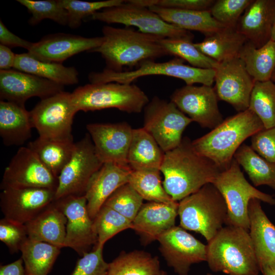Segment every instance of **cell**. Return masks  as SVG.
<instances>
[{
	"instance_id": "cell-1",
	"label": "cell",
	"mask_w": 275,
	"mask_h": 275,
	"mask_svg": "<svg viewBox=\"0 0 275 275\" xmlns=\"http://www.w3.org/2000/svg\"><path fill=\"white\" fill-rule=\"evenodd\" d=\"M160 171L164 176V188L177 202L212 183L222 170L198 153L192 141L184 137L177 147L164 153Z\"/></svg>"
},
{
	"instance_id": "cell-2",
	"label": "cell",
	"mask_w": 275,
	"mask_h": 275,
	"mask_svg": "<svg viewBox=\"0 0 275 275\" xmlns=\"http://www.w3.org/2000/svg\"><path fill=\"white\" fill-rule=\"evenodd\" d=\"M102 32L103 43L91 52L101 54L107 69L121 72L124 67H138L144 62L168 56L159 41L163 37L108 25Z\"/></svg>"
},
{
	"instance_id": "cell-3",
	"label": "cell",
	"mask_w": 275,
	"mask_h": 275,
	"mask_svg": "<svg viewBox=\"0 0 275 275\" xmlns=\"http://www.w3.org/2000/svg\"><path fill=\"white\" fill-rule=\"evenodd\" d=\"M263 128L260 119L248 109L224 120L192 144L198 153L223 171L229 167L242 143Z\"/></svg>"
},
{
	"instance_id": "cell-4",
	"label": "cell",
	"mask_w": 275,
	"mask_h": 275,
	"mask_svg": "<svg viewBox=\"0 0 275 275\" xmlns=\"http://www.w3.org/2000/svg\"><path fill=\"white\" fill-rule=\"evenodd\" d=\"M213 272L227 275H258L260 268L249 231L223 227L208 241L206 261Z\"/></svg>"
},
{
	"instance_id": "cell-5",
	"label": "cell",
	"mask_w": 275,
	"mask_h": 275,
	"mask_svg": "<svg viewBox=\"0 0 275 275\" xmlns=\"http://www.w3.org/2000/svg\"><path fill=\"white\" fill-rule=\"evenodd\" d=\"M227 211L223 197L212 183L204 185L178 203L180 227L201 234L207 241L226 224Z\"/></svg>"
},
{
	"instance_id": "cell-6",
	"label": "cell",
	"mask_w": 275,
	"mask_h": 275,
	"mask_svg": "<svg viewBox=\"0 0 275 275\" xmlns=\"http://www.w3.org/2000/svg\"><path fill=\"white\" fill-rule=\"evenodd\" d=\"M71 96L78 112L115 108L127 113H139L149 102L138 86L115 82L80 86L71 93Z\"/></svg>"
},
{
	"instance_id": "cell-7",
	"label": "cell",
	"mask_w": 275,
	"mask_h": 275,
	"mask_svg": "<svg viewBox=\"0 0 275 275\" xmlns=\"http://www.w3.org/2000/svg\"><path fill=\"white\" fill-rule=\"evenodd\" d=\"M178 57L164 62L147 61L135 69L116 72L105 68L101 72H91L88 79L91 84L118 82L130 84L139 77L148 75H164L183 80L186 85L201 84L211 86L214 82L215 69H204L184 64Z\"/></svg>"
},
{
	"instance_id": "cell-8",
	"label": "cell",
	"mask_w": 275,
	"mask_h": 275,
	"mask_svg": "<svg viewBox=\"0 0 275 275\" xmlns=\"http://www.w3.org/2000/svg\"><path fill=\"white\" fill-rule=\"evenodd\" d=\"M212 184L226 202L227 226L241 227L249 231L248 206L253 199L275 205L273 196L260 191L246 180L240 166L234 158L229 167L219 173Z\"/></svg>"
},
{
	"instance_id": "cell-9",
	"label": "cell",
	"mask_w": 275,
	"mask_h": 275,
	"mask_svg": "<svg viewBox=\"0 0 275 275\" xmlns=\"http://www.w3.org/2000/svg\"><path fill=\"white\" fill-rule=\"evenodd\" d=\"M77 112L71 93L64 91L41 99L30 113L32 126L39 137L73 142L72 125Z\"/></svg>"
},
{
	"instance_id": "cell-10",
	"label": "cell",
	"mask_w": 275,
	"mask_h": 275,
	"mask_svg": "<svg viewBox=\"0 0 275 275\" xmlns=\"http://www.w3.org/2000/svg\"><path fill=\"white\" fill-rule=\"evenodd\" d=\"M89 19L107 23H120L138 28L139 31L167 38L192 39L193 34L163 20L148 8L125 2L117 6L104 9L94 13Z\"/></svg>"
},
{
	"instance_id": "cell-11",
	"label": "cell",
	"mask_w": 275,
	"mask_h": 275,
	"mask_svg": "<svg viewBox=\"0 0 275 275\" xmlns=\"http://www.w3.org/2000/svg\"><path fill=\"white\" fill-rule=\"evenodd\" d=\"M143 128L165 153L177 147L182 133L193 122L171 101L155 96L144 108Z\"/></svg>"
},
{
	"instance_id": "cell-12",
	"label": "cell",
	"mask_w": 275,
	"mask_h": 275,
	"mask_svg": "<svg viewBox=\"0 0 275 275\" xmlns=\"http://www.w3.org/2000/svg\"><path fill=\"white\" fill-rule=\"evenodd\" d=\"M103 164L90 134H86L75 143L72 156L58 177L55 200L69 196L85 195L91 178Z\"/></svg>"
},
{
	"instance_id": "cell-13",
	"label": "cell",
	"mask_w": 275,
	"mask_h": 275,
	"mask_svg": "<svg viewBox=\"0 0 275 275\" xmlns=\"http://www.w3.org/2000/svg\"><path fill=\"white\" fill-rule=\"evenodd\" d=\"M58 185V178L30 148L21 147L5 170L1 189L41 188L56 191Z\"/></svg>"
},
{
	"instance_id": "cell-14",
	"label": "cell",
	"mask_w": 275,
	"mask_h": 275,
	"mask_svg": "<svg viewBox=\"0 0 275 275\" xmlns=\"http://www.w3.org/2000/svg\"><path fill=\"white\" fill-rule=\"evenodd\" d=\"M215 69V88L218 100L231 104L238 112L249 108L256 81L242 61L236 57L218 63Z\"/></svg>"
},
{
	"instance_id": "cell-15",
	"label": "cell",
	"mask_w": 275,
	"mask_h": 275,
	"mask_svg": "<svg viewBox=\"0 0 275 275\" xmlns=\"http://www.w3.org/2000/svg\"><path fill=\"white\" fill-rule=\"evenodd\" d=\"M157 240L168 265L178 275H188L193 264L206 261L207 245L181 227L175 226Z\"/></svg>"
},
{
	"instance_id": "cell-16",
	"label": "cell",
	"mask_w": 275,
	"mask_h": 275,
	"mask_svg": "<svg viewBox=\"0 0 275 275\" xmlns=\"http://www.w3.org/2000/svg\"><path fill=\"white\" fill-rule=\"evenodd\" d=\"M171 101L193 121L203 128H214L224 120L218 98L212 86L185 85L175 90Z\"/></svg>"
},
{
	"instance_id": "cell-17",
	"label": "cell",
	"mask_w": 275,
	"mask_h": 275,
	"mask_svg": "<svg viewBox=\"0 0 275 275\" xmlns=\"http://www.w3.org/2000/svg\"><path fill=\"white\" fill-rule=\"evenodd\" d=\"M55 201L67 219L65 247L82 256L92 245H96L98 240L86 198L85 195L69 196Z\"/></svg>"
},
{
	"instance_id": "cell-18",
	"label": "cell",
	"mask_w": 275,
	"mask_h": 275,
	"mask_svg": "<svg viewBox=\"0 0 275 275\" xmlns=\"http://www.w3.org/2000/svg\"><path fill=\"white\" fill-rule=\"evenodd\" d=\"M87 129L96 153L103 163L129 167L127 157L132 130L125 122L117 123H91Z\"/></svg>"
},
{
	"instance_id": "cell-19",
	"label": "cell",
	"mask_w": 275,
	"mask_h": 275,
	"mask_svg": "<svg viewBox=\"0 0 275 275\" xmlns=\"http://www.w3.org/2000/svg\"><path fill=\"white\" fill-rule=\"evenodd\" d=\"M56 191L41 188L2 189L0 206L4 217L25 224L55 200Z\"/></svg>"
},
{
	"instance_id": "cell-20",
	"label": "cell",
	"mask_w": 275,
	"mask_h": 275,
	"mask_svg": "<svg viewBox=\"0 0 275 275\" xmlns=\"http://www.w3.org/2000/svg\"><path fill=\"white\" fill-rule=\"evenodd\" d=\"M64 86L16 69L0 71L1 100L24 106L33 97L43 99L64 91Z\"/></svg>"
},
{
	"instance_id": "cell-21",
	"label": "cell",
	"mask_w": 275,
	"mask_h": 275,
	"mask_svg": "<svg viewBox=\"0 0 275 275\" xmlns=\"http://www.w3.org/2000/svg\"><path fill=\"white\" fill-rule=\"evenodd\" d=\"M103 36L92 38L59 33L46 35L33 43L28 53L38 60L61 63L70 57L84 51H90L101 45Z\"/></svg>"
},
{
	"instance_id": "cell-22",
	"label": "cell",
	"mask_w": 275,
	"mask_h": 275,
	"mask_svg": "<svg viewBox=\"0 0 275 275\" xmlns=\"http://www.w3.org/2000/svg\"><path fill=\"white\" fill-rule=\"evenodd\" d=\"M249 233L260 271L275 269V225L263 210L261 201L253 199L249 202Z\"/></svg>"
},
{
	"instance_id": "cell-23",
	"label": "cell",
	"mask_w": 275,
	"mask_h": 275,
	"mask_svg": "<svg viewBox=\"0 0 275 275\" xmlns=\"http://www.w3.org/2000/svg\"><path fill=\"white\" fill-rule=\"evenodd\" d=\"M275 19V0H252L240 17L237 31L256 48L271 40Z\"/></svg>"
},
{
	"instance_id": "cell-24",
	"label": "cell",
	"mask_w": 275,
	"mask_h": 275,
	"mask_svg": "<svg viewBox=\"0 0 275 275\" xmlns=\"http://www.w3.org/2000/svg\"><path fill=\"white\" fill-rule=\"evenodd\" d=\"M132 171L129 167L105 163L93 175L85 195L88 211L92 219L109 197L119 187L128 183Z\"/></svg>"
},
{
	"instance_id": "cell-25",
	"label": "cell",
	"mask_w": 275,
	"mask_h": 275,
	"mask_svg": "<svg viewBox=\"0 0 275 275\" xmlns=\"http://www.w3.org/2000/svg\"><path fill=\"white\" fill-rule=\"evenodd\" d=\"M178 207V202L173 204L154 202L143 204L132 222V229L145 244L157 240L162 234L175 226Z\"/></svg>"
},
{
	"instance_id": "cell-26",
	"label": "cell",
	"mask_w": 275,
	"mask_h": 275,
	"mask_svg": "<svg viewBox=\"0 0 275 275\" xmlns=\"http://www.w3.org/2000/svg\"><path fill=\"white\" fill-rule=\"evenodd\" d=\"M67 218L54 200L25 225L29 239L65 247Z\"/></svg>"
},
{
	"instance_id": "cell-27",
	"label": "cell",
	"mask_w": 275,
	"mask_h": 275,
	"mask_svg": "<svg viewBox=\"0 0 275 275\" xmlns=\"http://www.w3.org/2000/svg\"><path fill=\"white\" fill-rule=\"evenodd\" d=\"M30 113L24 106L0 101V135L5 146H20L32 136Z\"/></svg>"
},
{
	"instance_id": "cell-28",
	"label": "cell",
	"mask_w": 275,
	"mask_h": 275,
	"mask_svg": "<svg viewBox=\"0 0 275 275\" xmlns=\"http://www.w3.org/2000/svg\"><path fill=\"white\" fill-rule=\"evenodd\" d=\"M164 152L143 127L133 129L127 161L133 171L159 170Z\"/></svg>"
},
{
	"instance_id": "cell-29",
	"label": "cell",
	"mask_w": 275,
	"mask_h": 275,
	"mask_svg": "<svg viewBox=\"0 0 275 275\" xmlns=\"http://www.w3.org/2000/svg\"><path fill=\"white\" fill-rule=\"evenodd\" d=\"M246 42L235 28L225 27L194 44L203 54L219 63L238 57Z\"/></svg>"
},
{
	"instance_id": "cell-30",
	"label": "cell",
	"mask_w": 275,
	"mask_h": 275,
	"mask_svg": "<svg viewBox=\"0 0 275 275\" xmlns=\"http://www.w3.org/2000/svg\"><path fill=\"white\" fill-rule=\"evenodd\" d=\"M148 8L170 24L188 31L199 32L205 36L225 27L213 18L209 10H186L157 6Z\"/></svg>"
},
{
	"instance_id": "cell-31",
	"label": "cell",
	"mask_w": 275,
	"mask_h": 275,
	"mask_svg": "<svg viewBox=\"0 0 275 275\" xmlns=\"http://www.w3.org/2000/svg\"><path fill=\"white\" fill-rule=\"evenodd\" d=\"M14 69L47 79L65 86L78 82V72L74 67H66L61 63L43 62L28 52L16 54Z\"/></svg>"
},
{
	"instance_id": "cell-32",
	"label": "cell",
	"mask_w": 275,
	"mask_h": 275,
	"mask_svg": "<svg viewBox=\"0 0 275 275\" xmlns=\"http://www.w3.org/2000/svg\"><path fill=\"white\" fill-rule=\"evenodd\" d=\"M238 57L255 81L271 80L275 70V42L269 40L265 45L256 48L246 42Z\"/></svg>"
},
{
	"instance_id": "cell-33",
	"label": "cell",
	"mask_w": 275,
	"mask_h": 275,
	"mask_svg": "<svg viewBox=\"0 0 275 275\" xmlns=\"http://www.w3.org/2000/svg\"><path fill=\"white\" fill-rule=\"evenodd\" d=\"M75 146L73 142L61 141L38 137L28 146L44 166L58 178L70 160Z\"/></svg>"
},
{
	"instance_id": "cell-34",
	"label": "cell",
	"mask_w": 275,
	"mask_h": 275,
	"mask_svg": "<svg viewBox=\"0 0 275 275\" xmlns=\"http://www.w3.org/2000/svg\"><path fill=\"white\" fill-rule=\"evenodd\" d=\"M160 270L158 257L136 250L120 253L108 263L106 275H156Z\"/></svg>"
},
{
	"instance_id": "cell-35",
	"label": "cell",
	"mask_w": 275,
	"mask_h": 275,
	"mask_svg": "<svg viewBox=\"0 0 275 275\" xmlns=\"http://www.w3.org/2000/svg\"><path fill=\"white\" fill-rule=\"evenodd\" d=\"M254 186L267 185L275 190V164L258 154L245 144H242L234 155Z\"/></svg>"
},
{
	"instance_id": "cell-36",
	"label": "cell",
	"mask_w": 275,
	"mask_h": 275,
	"mask_svg": "<svg viewBox=\"0 0 275 275\" xmlns=\"http://www.w3.org/2000/svg\"><path fill=\"white\" fill-rule=\"evenodd\" d=\"M60 249L53 244L28 238L20 250L28 275H47Z\"/></svg>"
},
{
	"instance_id": "cell-37",
	"label": "cell",
	"mask_w": 275,
	"mask_h": 275,
	"mask_svg": "<svg viewBox=\"0 0 275 275\" xmlns=\"http://www.w3.org/2000/svg\"><path fill=\"white\" fill-rule=\"evenodd\" d=\"M159 170L131 172L128 183L144 200L150 202L173 204L174 201L162 185Z\"/></svg>"
},
{
	"instance_id": "cell-38",
	"label": "cell",
	"mask_w": 275,
	"mask_h": 275,
	"mask_svg": "<svg viewBox=\"0 0 275 275\" xmlns=\"http://www.w3.org/2000/svg\"><path fill=\"white\" fill-rule=\"evenodd\" d=\"M249 109L260 119L265 128L275 126V82L271 80L256 81L252 90Z\"/></svg>"
},
{
	"instance_id": "cell-39",
	"label": "cell",
	"mask_w": 275,
	"mask_h": 275,
	"mask_svg": "<svg viewBox=\"0 0 275 275\" xmlns=\"http://www.w3.org/2000/svg\"><path fill=\"white\" fill-rule=\"evenodd\" d=\"M187 38H161L159 41L168 56L187 61L190 66L204 69H215L218 62L201 52Z\"/></svg>"
},
{
	"instance_id": "cell-40",
	"label": "cell",
	"mask_w": 275,
	"mask_h": 275,
	"mask_svg": "<svg viewBox=\"0 0 275 275\" xmlns=\"http://www.w3.org/2000/svg\"><path fill=\"white\" fill-rule=\"evenodd\" d=\"M93 220L98 240L94 248H103L105 243L119 232L132 229V223L114 210L103 205Z\"/></svg>"
},
{
	"instance_id": "cell-41",
	"label": "cell",
	"mask_w": 275,
	"mask_h": 275,
	"mask_svg": "<svg viewBox=\"0 0 275 275\" xmlns=\"http://www.w3.org/2000/svg\"><path fill=\"white\" fill-rule=\"evenodd\" d=\"M24 6L32 15L29 23L35 25L42 20L49 19L62 25H67L68 15L59 0H17Z\"/></svg>"
},
{
	"instance_id": "cell-42",
	"label": "cell",
	"mask_w": 275,
	"mask_h": 275,
	"mask_svg": "<svg viewBox=\"0 0 275 275\" xmlns=\"http://www.w3.org/2000/svg\"><path fill=\"white\" fill-rule=\"evenodd\" d=\"M143 200L134 188L127 183L117 189L104 205L132 222L143 204Z\"/></svg>"
},
{
	"instance_id": "cell-43",
	"label": "cell",
	"mask_w": 275,
	"mask_h": 275,
	"mask_svg": "<svg viewBox=\"0 0 275 275\" xmlns=\"http://www.w3.org/2000/svg\"><path fill=\"white\" fill-rule=\"evenodd\" d=\"M124 0H107L99 2H85L78 0H59L62 6L68 12L67 25L72 29L79 27L84 19L104 9L119 6Z\"/></svg>"
},
{
	"instance_id": "cell-44",
	"label": "cell",
	"mask_w": 275,
	"mask_h": 275,
	"mask_svg": "<svg viewBox=\"0 0 275 275\" xmlns=\"http://www.w3.org/2000/svg\"><path fill=\"white\" fill-rule=\"evenodd\" d=\"M252 0H216L209 9L211 16L225 27L236 24Z\"/></svg>"
},
{
	"instance_id": "cell-45",
	"label": "cell",
	"mask_w": 275,
	"mask_h": 275,
	"mask_svg": "<svg viewBox=\"0 0 275 275\" xmlns=\"http://www.w3.org/2000/svg\"><path fill=\"white\" fill-rule=\"evenodd\" d=\"M25 225L4 217L0 220V240L11 253L20 251L28 239Z\"/></svg>"
},
{
	"instance_id": "cell-46",
	"label": "cell",
	"mask_w": 275,
	"mask_h": 275,
	"mask_svg": "<svg viewBox=\"0 0 275 275\" xmlns=\"http://www.w3.org/2000/svg\"><path fill=\"white\" fill-rule=\"evenodd\" d=\"M103 248L96 247L85 253L77 261L71 275H106L108 263L103 259Z\"/></svg>"
},
{
	"instance_id": "cell-47",
	"label": "cell",
	"mask_w": 275,
	"mask_h": 275,
	"mask_svg": "<svg viewBox=\"0 0 275 275\" xmlns=\"http://www.w3.org/2000/svg\"><path fill=\"white\" fill-rule=\"evenodd\" d=\"M214 0H130V2L144 7L157 6L168 9L186 10H209Z\"/></svg>"
},
{
	"instance_id": "cell-48",
	"label": "cell",
	"mask_w": 275,
	"mask_h": 275,
	"mask_svg": "<svg viewBox=\"0 0 275 275\" xmlns=\"http://www.w3.org/2000/svg\"><path fill=\"white\" fill-rule=\"evenodd\" d=\"M250 146L262 157L275 164V126L264 128L252 135Z\"/></svg>"
},
{
	"instance_id": "cell-49",
	"label": "cell",
	"mask_w": 275,
	"mask_h": 275,
	"mask_svg": "<svg viewBox=\"0 0 275 275\" xmlns=\"http://www.w3.org/2000/svg\"><path fill=\"white\" fill-rule=\"evenodd\" d=\"M0 44L8 47H21L28 51L31 48L33 43L22 39L9 31L0 20Z\"/></svg>"
},
{
	"instance_id": "cell-50",
	"label": "cell",
	"mask_w": 275,
	"mask_h": 275,
	"mask_svg": "<svg viewBox=\"0 0 275 275\" xmlns=\"http://www.w3.org/2000/svg\"><path fill=\"white\" fill-rule=\"evenodd\" d=\"M16 58L15 54L10 47L0 44L1 70H10L14 68Z\"/></svg>"
},
{
	"instance_id": "cell-51",
	"label": "cell",
	"mask_w": 275,
	"mask_h": 275,
	"mask_svg": "<svg viewBox=\"0 0 275 275\" xmlns=\"http://www.w3.org/2000/svg\"><path fill=\"white\" fill-rule=\"evenodd\" d=\"M23 263L20 258L11 263L1 265L0 275H28Z\"/></svg>"
},
{
	"instance_id": "cell-52",
	"label": "cell",
	"mask_w": 275,
	"mask_h": 275,
	"mask_svg": "<svg viewBox=\"0 0 275 275\" xmlns=\"http://www.w3.org/2000/svg\"><path fill=\"white\" fill-rule=\"evenodd\" d=\"M261 272L263 275H275V269H265Z\"/></svg>"
},
{
	"instance_id": "cell-53",
	"label": "cell",
	"mask_w": 275,
	"mask_h": 275,
	"mask_svg": "<svg viewBox=\"0 0 275 275\" xmlns=\"http://www.w3.org/2000/svg\"><path fill=\"white\" fill-rule=\"evenodd\" d=\"M271 40L275 42V19H274V23H273L272 33H271Z\"/></svg>"
},
{
	"instance_id": "cell-54",
	"label": "cell",
	"mask_w": 275,
	"mask_h": 275,
	"mask_svg": "<svg viewBox=\"0 0 275 275\" xmlns=\"http://www.w3.org/2000/svg\"><path fill=\"white\" fill-rule=\"evenodd\" d=\"M156 275H167L166 272L160 270V271Z\"/></svg>"
},
{
	"instance_id": "cell-55",
	"label": "cell",
	"mask_w": 275,
	"mask_h": 275,
	"mask_svg": "<svg viewBox=\"0 0 275 275\" xmlns=\"http://www.w3.org/2000/svg\"><path fill=\"white\" fill-rule=\"evenodd\" d=\"M271 80L273 82H275V70H274V71L273 72V73L272 74Z\"/></svg>"
},
{
	"instance_id": "cell-56",
	"label": "cell",
	"mask_w": 275,
	"mask_h": 275,
	"mask_svg": "<svg viewBox=\"0 0 275 275\" xmlns=\"http://www.w3.org/2000/svg\"><path fill=\"white\" fill-rule=\"evenodd\" d=\"M206 275H212L211 273H208Z\"/></svg>"
}]
</instances>
